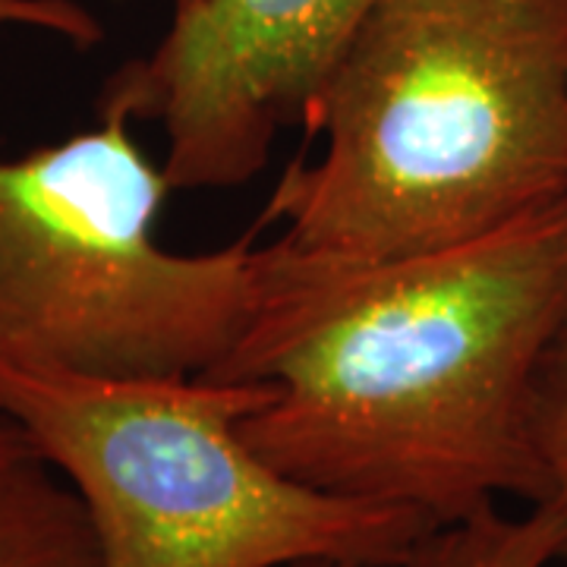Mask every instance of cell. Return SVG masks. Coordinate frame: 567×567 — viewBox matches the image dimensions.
Segmentation results:
<instances>
[{"label":"cell","instance_id":"cell-1","mask_svg":"<svg viewBox=\"0 0 567 567\" xmlns=\"http://www.w3.org/2000/svg\"><path fill=\"white\" fill-rule=\"evenodd\" d=\"M565 306L567 199L394 262L278 256L268 300L212 379L275 385L240 432L278 473L445 527L498 498L546 502L533 398Z\"/></svg>","mask_w":567,"mask_h":567},{"label":"cell","instance_id":"cell-2","mask_svg":"<svg viewBox=\"0 0 567 567\" xmlns=\"http://www.w3.org/2000/svg\"><path fill=\"white\" fill-rule=\"evenodd\" d=\"M322 140L256 227L284 262L363 268L567 199V0H379L303 114Z\"/></svg>","mask_w":567,"mask_h":567},{"label":"cell","instance_id":"cell-3","mask_svg":"<svg viewBox=\"0 0 567 567\" xmlns=\"http://www.w3.org/2000/svg\"><path fill=\"white\" fill-rule=\"evenodd\" d=\"M0 22L80 48L102 25L73 0H0ZM102 121L20 158L0 155V363L85 375H215L249 334L278 278L271 244L177 252L158 240L174 193L130 133Z\"/></svg>","mask_w":567,"mask_h":567},{"label":"cell","instance_id":"cell-4","mask_svg":"<svg viewBox=\"0 0 567 567\" xmlns=\"http://www.w3.org/2000/svg\"><path fill=\"white\" fill-rule=\"evenodd\" d=\"M271 398L268 382L0 363V410L80 495L102 567L404 565L435 524L278 473L240 432Z\"/></svg>","mask_w":567,"mask_h":567},{"label":"cell","instance_id":"cell-5","mask_svg":"<svg viewBox=\"0 0 567 567\" xmlns=\"http://www.w3.org/2000/svg\"><path fill=\"white\" fill-rule=\"evenodd\" d=\"M379 0H189L162 41L104 82L99 107L162 123L177 189L259 177L281 130L303 123Z\"/></svg>","mask_w":567,"mask_h":567},{"label":"cell","instance_id":"cell-6","mask_svg":"<svg viewBox=\"0 0 567 567\" xmlns=\"http://www.w3.org/2000/svg\"><path fill=\"white\" fill-rule=\"evenodd\" d=\"M0 567H102L80 495L3 410Z\"/></svg>","mask_w":567,"mask_h":567},{"label":"cell","instance_id":"cell-7","mask_svg":"<svg viewBox=\"0 0 567 567\" xmlns=\"http://www.w3.org/2000/svg\"><path fill=\"white\" fill-rule=\"evenodd\" d=\"M567 520L551 502L505 517L488 505L457 524L425 533L401 567H548L565 558Z\"/></svg>","mask_w":567,"mask_h":567},{"label":"cell","instance_id":"cell-8","mask_svg":"<svg viewBox=\"0 0 567 567\" xmlns=\"http://www.w3.org/2000/svg\"><path fill=\"white\" fill-rule=\"evenodd\" d=\"M533 439L546 473V502L558 507L567 520V306L536 379Z\"/></svg>","mask_w":567,"mask_h":567},{"label":"cell","instance_id":"cell-9","mask_svg":"<svg viewBox=\"0 0 567 567\" xmlns=\"http://www.w3.org/2000/svg\"><path fill=\"white\" fill-rule=\"evenodd\" d=\"M284 567H365V565H350V561H328V558H316V561H297V565Z\"/></svg>","mask_w":567,"mask_h":567},{"label":"cell","instance_id":"cell-10","mask_svg":"<svg viewBox=\"0 0 567 567\" xmlns=\"http://www.w3.org/2000/svg\"><path fill=\"white\" fill-rule=\"evenodd\" d=\"M183 3H189V0H174V7H183Z\"/></svg>","mask_w":567,"mask_h":567}]
</instances>
